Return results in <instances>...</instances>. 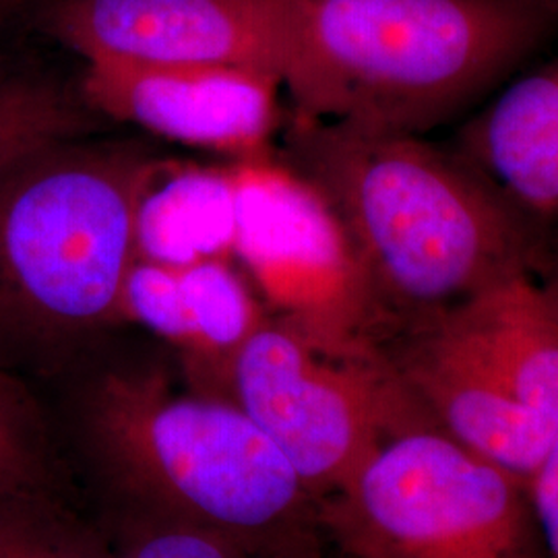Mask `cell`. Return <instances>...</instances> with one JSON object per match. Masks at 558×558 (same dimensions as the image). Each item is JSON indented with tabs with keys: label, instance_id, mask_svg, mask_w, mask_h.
<instances>
[{
	"label": "cell",
	"instance_id": "obj_1",
	"mask_svg": "<svg viewBox=\"0 0 558 558\" xmlns=\"http://www.w3.org/2000/svg\"><path fill=\"white\" fill-rule=\"evenodd\" d=\"M276 158L338 236L362 333L416 331L538 267L546 230L458 149L424 135L288 119Z\"/></svg>",
	"mask_w": 558,
	"mask_h": 558
},
{
	"label": "cell",
	"instance_id": "obj_2",
	"mask_svg": "<svg viewBox=\"0 0 558 558\" xmlns=\"http://www.w3.org/2000/svg\"><path fill=\"white\" fill-rule=\"evenodd\" d=\"M557 23L530 0H286L290 120L426 137L519 75Z\"/></svg>",
	"mask_w": 558,
	"mask_h": 558
},
{
	"label": "cell",
	"instance_id": "obj_3",
	"mask_svg": "<svg viewBox=\"0 0 558 558\" xmlns=\"http://www.w3.org/2000/svg\"><path fill=\"white\" fill-rule=\"evenodd\" d=\"M85 435L145 519L220 534L260 558H323L319 502L228 396L179 391L160 368L114 371L87 399Z\"/></svg>",
	"mask_w": 558,
	"mask_h": 558
},
{
	"label": "cell",
	"instance_id": "obj_4",
	"mask_svg": "<svg viewBox=\"0 0 558 558\" xmlns=\"http://www.w3.org/2000/svg\"><path fill=\"white\" fill-rule=\"evenodd\" d=\"M166 163L87 135L0 170V354L46 356L122 323L141 199Z\"/></svg>",
	"mask_w": 558,
	"mask_h": 558
},
{
	"label": "cell",
	"instance_id": "obj_5",
	"mask_svg": "<svg viewBox=\"0 0 558 558\" xmlns=\"http://www.w3.org/2000/svg\"><path fill=\"white\" fill-rule=\"evenodd\" d=\"M319 521L350 558H546L527 482L424 408L319 500Z\"/></svg>",
	"mask_w": 558,
	"mask_h": 558
},
{
	"label": "cell",
	"instance_id": "obj_6",
	"mask_svg": "<svg viewBox=\"0 0 558 558\" xmlns=\"http://www.w3.org/2000/svg\"><path fill=\"white\" fill-rule=\"evenodd\" d=\"M223 396L276 442L317 502L422 410L377 343L320 338L281 315H267L240 345Z\"/></svg>",
	"mask_w": 558,
	"mask_h": 558
},
{
	"label": "cell",
	"instance_id": "obj_7",
	"mask_svg": "<svg viewBox=\"0 0 558 558\" xmlns=\"http://www.w3.org/2000/svg\"><path fill=\"white\" fill-rule=\"evenodd\" d=\"M283 13L286 0H46L36 25L85 64L228 66L279 80Z\"/></svg>",
	"mask_w": 558,
	"mask_h": 558
},
{
	"label": "cell",
	"instance_id": "obj_8",
	"mask_svg": "<svg viewBox=\"0 0 558 558\" xmlns=\"http://www.w3.org/2000/svg\"><path fill=\"white\" fill-rule=\"evenodd\" d=\"M77 92L98 119L135 124L236 163L274 160L281 83L269 73L85 64Z\"/></svg>",
	"mask_w": 558,
	"mask_h": 558
},
{
	"label": "cell",
	"instance_id": "obj_9",
	"mask_svg": "<svg viewBox=\"0 0 558 558\" xmlns=\"http://www.w3.org/2000/svg\"><path fill=\"white\" fill-rule=\"evenodd\" d=\"M410 333L558 422V319L532 274L500 279Z\"/></svg>",
	"mask_w": 558,
	"mask_h": 558
},
{
	"label": "cell",
	"instance_id": "obj_10",
	"mask_svg": "<svg viewBox=\"0 0 558 558\" xmlns=\"http://www.w3.org/2000/svg\"><path fill=\"white\" fill-rule=\"evenodd\" d=\"M451 145L544 230L558 223V54L507 81Z\"/></svg>",
	"mask_w": 558,
	"mask_h": 558
},
{
	"label": "cell",
	"instance_id": "obj_11",
	"mask_svg": "<svg viewBox=\"0 0 558 558\" xmlns=\"http://www.w3.org/2000/svg\"><path fill=\"white\" fill-rule=\"evenodd\" d=\"M234 246V168L166 163L141 199L137 259L170 267L230 257Z\"/></svg>",
	"mask_w": 558,
	"mask_h": 558
},
{
	"label": "cell",
	"instance_id": "obj_12",
	"mask_svg": "<svg viewBox=\"0 0 558 558\" xmlns=\"http://www.w3.org/2000/svg\"><path fill=\"white\" fill-rule=\"evenodd\" d=\"M180 271L193 327L189 373L197 389L223 396L230 360L267 313L251 279L230 257L199 260Z\"/></svg>",
	"mask_w": 558,
	"mask_h": 558
},
{
	"label": "cell",
	"instance_id": "obj_13",
	"mask_svg": "<svg viewBox=\"0 0 558 558\" xmlns=\"http://www.w3.org/2000/svg\"><path fill=\"white\" fill-rule=\"evenodd\" d=\"M96 120L77 87L34 64L0 60V170L50 143L87 137Z\"/></svg>",
	"mask_w": 558,
	"mask_h": 558
},
{
	"label": "cell",
	"instance_id": "obj_14",
	"mask_svg": "<svg viewBox=\"0 0 558 558\" xmlns=\"http://www.w3.org/2000/svg\"><path fill=\"white\" fill-rule=\"evenodd\" d=\"M59 470L36 401L0 362V497L57 499Z\"/></svg>",
	"mask_w": 558,
	"mask_h": 558
},
{
	"label": "cell",
	"instance_id": "obj_15",
	"mask_svg": "<svg viewBox=\"0 0 558 558\" xmlns=\"http://www.w3.org/2000/svg\"><path fill=\"white\" fill-rule=\"evenodd\" d=\"M59 500L0 497V558H112Z\"/></svg>",
	"mask_w": 558,
	"mask_h": 558
},
{
	"label": "cell",
	"instance_id": "obj_16",
	"mask_svg": "<svg viewBox=\"0 0 558 558\" xmlns=\"http://www.w3.org/2000/svg\"><path fill=\"white\" fill-rule=\"evenodd\" d=\"M180 269L182 267L135 259L124 279L122 320L140 323L189 360L193 354V327Z\"/></svg>",
	"mask_w": 558,
	"mask_h": 558
},
{
	"label": "cell",
	"instance_id": "obj_17",
	"mask_svg": "<svg viewBox=\"0 0 558 558\" xmlns=\"http://www.w3.org/2000/svg\"><path fill=\"white\" fill-rule=\"evenodd\" d=\"M112 558H260L234 539L172 521L145 519Z\"/></svg>",
	"mask_w": 558,
	"mask_h": 558
},
{
	"label": "cell",
	"instance_id": "obj_18",
	"mask_svg": "<svg viewBox=\"0 0 558 558\" xmlns=\"http://www.w3.org/2000/svg\"><path fill=\"white\" fill-rule=\"evenodd\" d=\"M527 493L546 558H558V439L527 478Z\"/></svg>",
	"mask_w": 558,
	"mask_h": 558
},
{
	"label": "cell",
	"instance_id": "obj_19",
	"mask_svg": "<svg viewBox=\"0 0 558 558\" xmlns=\"http://www.w3.org/2000/svg\"><path fill=\"white\" fill-rule=\"evenodd\" d=\"M534 279L558 319V223L546 230Z\"/></svg>",
	"mask_w": 558,
	"mask_h": 558
},
{
	"label": "cell",
	"instance_id": "obj_20",
	"mask_svg": "<svg viewBox=\"0 0 558 558\" xmlns=\"http://www.w3.org/2000/svg\"><path fill=\"white\" fill-rule=\"evenodd\" d=\"M530 2L538 4L544 11H548V13H553L555 17H558V0H530Z\"/></svg>",
	"mask_w": 558,
	"mask_h": 558
},
{
	"label": "cell",
	"instance_id": "obj_21",
	"mask_svg": "<svg viewBox=\"0 0 558 558\" xmlns=\"http://www.w3.org/2000/svg\"><path fill=\"white\" fill-rule=\"evenodd\" d=\"M44 2H46V0H44Z\"/></svg>",
	"mask_w": 558,
	"mask_h": 558
}]
</instances>
